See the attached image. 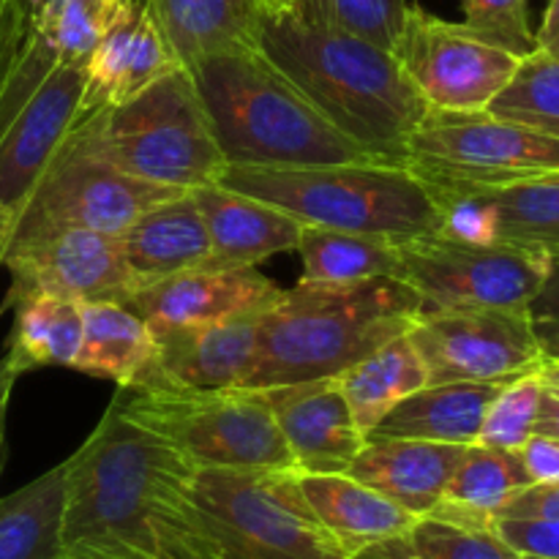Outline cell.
Returning a JSON list of instances; mask_svg holds the SVG:
<instances>
[{"instance_id": "cell-1", "label": "cell", "mask_w": 559, "mask_h": 559, "mask_svg": "<svg viewBox=\"0 0 559 559\" xmlns=\"http://www.w3.org/2000/svg\"><path fill=\"white\" fill-rule=\"evenodd\" d=\"M197 467L109 404L66 459L58 559H222L194 497Z\"/></svg>"}, {"instance_id": "cell-2", "label": "cell", "mask_w": 559, "mask_h": 559, "mask_svg": "<svg viewBox=\"0 0 559 559\" xmlns=\"http://www.w3.org/2000/svg\"><path fill=\"white\" fill-rule=\"evenodd\" d=\"M260 49L374 162L404 167L409 134L429 112L396 55L298 14H262Z\"/></svg>"}, {"instance_id": "cell-3", "label": "cell", "mask_w": 559, "mask_h": 559, "mask_svg": "<svg viewBox=\"0 0 559 559\" xmlns=\"http://www.w3.org/2000/svg\"><path fill=\"white\" fill-rule=\"evenodd\" d=\"M424 300L402 278L298 284L260 317V344L246 391L331 380L382 344L404 336Z\"/></svg>"}, {"instance_id": "cell-4", "label": "cell", "mask_w": 559, "mask_h": 559, "mask_svg": "<svg viewBox=\"0 0 559 559\" xmlns=\"http://www.w3.org/2000/svg\"><path fill=\"white\" fill-rule=\"evenodd\" d=\"M229 167H314L374 162L336 129L260 47L189 66ZM382 164V162H380Z\"/></svg>"}, {"instance_id": "cell-5", "label": "cell", "mask_w": 559, "mask_h": 559, "mask_svg": "<svg viewBox=\"0 0 559 559\" xmlns=\"http://www.w3.org/2000/svg\"><path fill=\"white\" fill-rule=\"evenodd\" d=\"M218 183L276 205L304 227L382 235L396 243L442 233V211L407 167L380 162L227 167Z\"/></svg>"}, {"instance_id": "cell-6", "label": "cell", "mask_w": 559, "mask_h": 559, "mask_svg": "<svg viewBox=\"0 0 559 559\" xmlns=\"http://www.w3.org/2000/svg\"><path fill=\"white\" fill-rule=\"evenodd\" d=\"M82 123L107 162L164 189L218 183L229 167L186 66L126 104L85 115Z\"/></svg>"}, {"instance_id": "cell-7", "label": "cell", "mask_w": 559, "mask_h": 559, "mask_svg": "<svg viewBox=\"0 0 559 559\" xmlns=\"http://www.w3.org/2000/svg\"><path fill=\"white\" fill-rule=\"evenodd\" d=\"M115 402L197 469H298L260 391L120 388Z\"/></svg>"}, {"instance_id": "cell-8", "label": "cell", "mask_w": 559, "mask_h": 559, "mask_svg": "<svg viewBox=\"0 0 559 559\" xmlns=\"http://www.w3.org/2000/svg\"><path fill=\"white\" fill-rule=\"evenodd\" d=\"M194 497L222 559H353L306 502L298 469H197Z\"/></svg>"}, {"instance_id": "cell-9", "label": "cell", "mask_w": 559, "mask_h": 559, "mask_svg": "<svg viewBox=\"0 0 559 559\" xmlns=\"http://www.w3.org/2000/svg\"><path fill=\"white\" fill-rule=\"evenodd\" d=\"M175 194L180 191L147 183L107 162L80 118L11 224L0 262L9 251L63 229H91L120 238L147 207Z\"/></svg>"}, {"instance_id": "cell-10", "label": "cell", "mask_w": 559, "mask_h": 559, "mask_svg": "<svg viewBox=\"0 0 559 559\" xmlns=\"http://www.w3.org/2000/svg\"><path fill=\"white\" fill-rule=\"evenodd\" d=\"M404 167L431 197L497 189L559 169V140L489 109H429L409 134Z\"/></svg>"}, {"instance_id": "cell-11", "label": "cell", "mask_w": 559, "mask_h": 559, "mask_svg": "<svg viewBox=\"0 0 559 559\" xmlns=\"http://www.w3.org/2000/svg\"><path fill=\"white\" fill-rule=\"evenodd\" d=\"M399 251V278L426 309H530L551 267V257L540 251L448 235L407 240Z\"/></svg>"}, {"instance_id": "cell-12", "label": "cell", "mask_w": 559, "mask_h": 559, "mask_svg": "<svg viewBox=\"0 0 559 559\" xmlns=\"http://www.w3.org/2000/svg\"><path fill=\"white\" fill-rule=\"evenodd\" d=\"M407 336L429 385L511 380L544 360L530 309H424Z\"/></svg>"}, {"instance_id": "cell-13", "label": "cell", "mask_w": 559, "mask_h": 559, "mask_svg": "<svg viewBox=\"0 0 559 559\" xmlns=\"http://www.w3.org/2000/svg\"><path fill=\"white\" fill-rule=\"evenodd\" d=\"M393 55L429 109L442 112L489 109L522 63L508 49L469 33L462 22H445L418 5H409Z\"/></svg>"}, {"instance_id": "cell-14", "label": "cell", "mask_w": 559, "mask_h": 559, "mask_svg": "<svg viewBox=\"0 0 559 559\" xmlns=\"http://www.w3.org/2000/svg\"><path fill=\"white\" fill-rule=\"evenodd\" d=\"M0 265L11 273L0 311L33 295L74 304H126L136 293L118 235L63 229L9 251Z\"/></svg>"}, {"instance_id": "cell-15", "label": "cell", "mask_w": 559, "mask_h": 559, "mask_svg": "<svg viewBox=\"0 0 559 559\" xmlns=\"http://www.w3.org/2000/svg\"><path fill=\"white\" fill-rule=\"evenodd\" d=\"M82 66L58 60L0 126V249L38 178L82 118Z\"/></svg>"}, {"instance_id": "cell-16", "label": "cell", "mask_w": 559, "mask_h": 559, "mask_svg": "<svg viewBox=\"0 0 559 559\" xmlns=\"http://www.w3.org/2000/svg\"><path fill=\"white\" fill-rule=\"evenodd\" d=\"M282 295L257 267L202 265L136 289L123 306L158 333L265 314Z\"/></svg>"}, {"instance_id": "cell-17", "label": "cell", "mask_w": 559, "mask_h": 559, "mask_svg": "<svg viewBox=\"0 0 559 559\" xmlns=\"http://www.w3.org/2000/svg\"><path fill=\"white\" fill-rule=\"evenodd\" d=\"M260 393L300 473H347L366 437L355 424L336 377L265 388Z\"/></svg>"}, {"instance_id": "cell-18", "label": "cell", "mask_w": 559, "mask_h": 559, "mask_svg": "<svg viewBox=\"0 0 559 559\" xmlns=\"http://www.w3.org/2000/svg\"><path fill=\"white\" fill-rule=\"evenodd\" d=\"M175 69H180L178 58L147 14L145 0H134L109 22L82 66V118L126 104Z\"/></svg>"}, {"instance_id": "cell-19", "label": "cell", "mask_w": 559, "mask_h": 559, "mask_svg": "<svg viewBox=\"0 0 559 559\" xmlns=\"http://www.w3.org/2000/svg\"><path fill=\"white\" fill-rule=\"evenodd\" d=\"M260 317L216 322V325L175 328L153 333L158 344L153 388H197L227 391L246 388L260 344Z\"/></svg>"}, {"instance_id": "cell-20", "label": "cell", "mask_w": 559, "mask_h": 559, "mask_svg": "<svg viewBox=\"0 0 559 559\" xmlns=\"http://www.w3.org/2000/svg\"><path fill=\"white\" fill-rule=\"evenodd\" d=\"M211 238V265L257 267L267 257L298 249L304 224L287 211L222 183L189 191Z\"/></svg>"}, {"instance_id": "cell-21", "label": "cell", "mask_w": 559, "mask_h": 559, "mask_svg": "<svg viewBox=\"0 0 559 559\" xmlns=\"http://www.w3.org/2000/svg\"><path fill=\"white\" fill-rule=\"evenodd\" d=\"M467 445L429 440H366L347 475L424 519L445 497Z\"/></svg>"}, {"instance_id": "cell-22", "label": "cell", "mask_w": 559, "mask_h": 559, "mask_svg": "<svg viewBox=\"0 0 559 559\" xmlns=\"http://www.w3.org/2000/svg\"><path fill=\"white\" fill-rule=\"evenodd\" d=\"M126 265L134 276L136 289L162 278L211 265V238L205 222L189 191L169 197L147 207L123 235Z\"/></svg>"}, {"instance_id": "cell-23", "label": "cell", "mask_w": 559, "mask_h": 559, "mask_svg": "<svg viewBox=\"0 0 559 559\" xmlns=\"http://www.w3.org/2000/svg\"><path fill=\"white\" fill-rule=\"evenodd\" d=\"M506 382H442V385L420 388L402 399L366 435V440H429L475 445L486 409Z\"/></svg>"}, {"instance_id": "cell-24", "label": "cell", "mask_w": 559, "mask_h": 559, "mask_svg": "<svg viewBox=\"0 0 559 559\" xmlns=\"http://www.w3.org/2000/svg\"><path fill=\"white\" fill-rule=\"evenodd\" d=\"M298 484L322 527L344 546L349 557H358L360 551L385 540L402 538L418 522L413 513L347 473L314 475L298 469Z\"/></svg>"}, {"instance_id": "cell-25", "label": "cell", "mask_w": 559, "mask_h": 559, "mask_svg": "<svg viewBox=\"0 0 559 559\" xmlns=\"http://www.w3.org/2000/svg\"><path fill=\"white\" fill-rule=\"evenodd\" d=\"M180 66L238 47H260V0H145Z\"/></svg>"}, {"instance_id": "cell-26", "label": "cell", "mask_w": 559, "mask_h": 559, "mask_svg": "<svg viewBox=\"0 0 559 559\" xmlns=\"http://www.w3.org/2000/svg\"><path fill=\"white\" fill-rule=\"evenodd\" d=\"M82 344L71 369L145 391L156 377L158 344L151 325L123 304H82Z\"/></svg>"}, {"instance_id": "cell-27", "label": "cell", "mask_w": 559, "mask_h": 559, "mask_svg": "<svg viewBox=\"0 0 559 559\" xmlns=\"http://www.w3.org/2000/svg\"><path fill=\"white\" fill-rule=\"evenodd\" d=\"M456 194L478 197L489 213L491 243L559 257V169L513 180L497 189L456 191Z\"/></svg>"}, {"instance_id": "cell-28", "label": "cell", "mask_w": 559, "mask_h": 559, "mask_svg": "<svg viewBox=\"0 0 559 559\" xmlns=\"http://www.w3.org/2000/svg\"><path fill=\"white\" fill-rule=\"evenodd\" d=\"M533 484L519 451L467 445L445 497L429 516L491 527L500 508Z\"/></svg>"}, {"instance_id": "cell-29", "label": "cell", "mask_w": 559, "mask_h": 559, "mask_svg": "<svg viewBox=\"0 0 559 559\" xmlns=\"http://www.w3.org/2000/svg\"><path fill=\"white\" fill-rule=\"evenodd\" d=\"M364 437L409 393L429 385V374L409 336L382 344L336 377Z\"/></svg>"}, {"instance_id": "cell-30", "label": "cell", "mask_w": 559, "mask_h": 559, "mask_svg": "<svg viewBox=\"0 0 559 559\" xmlns=\"http://www.w3.org/2000/svg\"><path fill=\"white\" fill-rule=\"evenodd\" d=\"M295 251L304 257L300 284H360L402 276L399 243L382 235L304 227Z\"/></svg>"}, {"instance_id": "cell-31", "label": "cell", "mask_w": 559, "mask_h": 559, "mask_svg": "<svg viewBox=\"0 0 559 559\" xmlns=\"http://www.w3.org/2000/svg\"><path fill=\"white\" fill-rule=\"evenodd\" d=\"M66 511V462L0 497V559H58Z\"/></svg>"}, {"instance_id": "cell-32", "label": "cell", "mask_w": 559, "mask_h": 559, "mask_svg": "<svg viewBox=\"0 0 559 559\" xmlns=\"http://www.w3.org/2000/svg\"><path fill=\"white\" fill-rule=\"evenodd\" d=\"M82 328V304L52 295H33L14 306V328L5 358L20 374L41 366L71 369L80 353Z\"/></svg>"}, {"instance_id": "cell-33", "label": "cell", "mask_w": 559, "mask_h": 559, "mask_svg": "<svg viewBox=\"0 0 559 559\" xmlns=\"http://www.w3.org/2000/svg\"><path fill=\"white\" fill-rule=\"evenodd\" d=\"M489 112L559 140V60L538 49L522 58L513 80L489 104Z\"/></svg>"}, {"instance_id": "cell-34", "label": "cell", "mask_w": 559, "mask_h": 559, "mask_svg": "<svg viewBox=\"0 0 559 559\" xmlns=\"http://www.w3.org/2000/svg\"><path fill=\"white\" fill-rule=\"evenodd\" d=\"M293 14L314 25L353 33L393 52L402 41L409 3L407 0H298Z\"/></svg>"}, {"instance_id": "cell-35", "label": "cell", "mask_w": 559, "mask_h": 559, "mask_svg": "<svg viewBox=\"0 0 559 559\" xmlns=\"http://www.w3.org/2000/svg\"><path fill=\"white\" fill-rule=\"evenodd\" d=\"M402 546L413 559H522L495 527L424 516L402 535Z\"/></svg>"}, {"instance_id": "cell-36", "label": "cell", "mask_w": 559, "mask_h": 559, "mask_svg": "<svg viewBox=\"0 0 559 559\" xmlns=\"http://www.w3.org/2000/svg\"><path fill=\"white\" fill-rule=\"evenodd\" d=\"M540 404V377L538 369L519 374L502 385L495 402L486 409L480 426L478 445L500 448V451H522L524 442L535 435Z\"/></svg>"}, {"instance_id": "cell-37", "label": "cell", "mask_w": 559, "mask_h": 559, "mask_svg": "<svg viewBox=\"0 0 559 559\" xmlns=\"http://www.w3.org/2000/svg\"><path fill=\"white\" fill-rule=\"evenodd\" d=\"M527 3L530 0H462V25L484 41L508 49L516 58H527L538 49Z\"/></svg>"}, {"instance_id": "cell-38", "label": "cell", "mask_w": 559, "mask_h": 559, "mask_svg": "<svg viewBox=\"0 0 559 559\" xmlns=\"http://www.w3.org/2000/svg\"><path fill=\"white\" fill-rule=\"evenodd\" d=\"M129 3L134 0H27V33H44L60 20L109 27Z\"/></svg>"}, {"instance_id": "cell-39", "label": "cell", "mask_w": 559, "mask_h": 559, "mask_svg": "<svg viewBox=\"0 0 559 559\" xmlns=\"http://www.w3.org/2000/svg\"><path fill=\"white\" fill-rule=\"evenodd\" d=\"M491 527L519 557L559 559V519H495Z\"/></svg>"}, {"instance_id": "cell-40", "label": "cell", "mask_w": 559, "mask_h": 559, "mask_svg": "<svg viewBox=\"0 0 559 559\" xmlns=\"http://www.w3.org/2000/svg\"><path fill=\"white\" fill-rule=\"evenodd\" d=\"M27 47V11L20 0H0V98Z\"/></svg>"}, {"instance_id": "cell-41", "label": "cell", "mask_w": 559, "mask_h": 559, "mask_svg": "<svg viewBox=\"0 0 559 559\" xmlns=\"http://www.w3.org/2000/svg\"><path fill=\"white\" fill-rule=\"evenodd\" d=\"M495 519H559V480L530 484L511 497Z\"/></svg>"}, {"instance_id": "cell-42", "label": "cell", "mask_w": 559, "mask_h": 559, "mask_svg": "<svg viewBox=\"0 0 559 559\" xmlns=\"http://www.w3.org/2000/svg\"><path fill=\"white\" fill-rule=\"evenodd\" d=\"M533 484L559 480V437L533 435L519 451Z\"/></svg>"}, {"instance_id": "cell-43", "label": "cell", "mask_w": 559, "mask_h": 559, "mask_svg": "<svg viewBox=\"0 0 559 559\" xmlns=\"http://www.w3.org/2000/svg\"><path fill=\"white\" fill-rule=\"evenodd\" d=\"M540 377V404L535 435L559 437V360L544 358L538 366Z\"/></svg>"}, {"instance_id": "cell-44", "label": "cell", "mask_w": 559, "mask_h": 559, "mask_svg": "<svg viewBox=\"0 0 559 559\" xmlns=\"http://www.w3.org/2000/svg\"><path fill=\"white\" fill-rule=\"evenodd\" d=\"M530 314H533V320H551V317H559V257H551L549 276H546L538 298L530 306Z\"/></svg>"}, {"instance_id": "cell-45", "label": "cell", "mask_w": 559, "mask_h": 559, "mask_svg": "<svg viewBox=\"0 0 559 559\" xmlns=\"http://www.w3.org/2000/svg\"><path fill=\"white\" fill-rule=\"evenodd\" d=\"M535 47H538V52L559 60V0H549V5H546L544 22L535 33Z\"/></svg>"}, {"instance_id": "cell-46", "label": "cell", "mask_w": 559, "mask_h": 559, "mask_svg": "<svg viewBox=\"0 0 559 559\" xmlns=\"http://www.w3.org/2000/svg\"><path fill=\"white\" fill-rule=\"evenodd\" d=\"M16 377L20 371L11 366V360L0 358V451H3V437H5V409H9V399H11V388H14Z\"/></svg>"}, {"instance_id": "cell-47", "label": "cell", "mask_w": 559, "mask_h": 559, "mask_svg": "<svg viewBox=\"0 0 559 559\" xmlns=\"http://www.w3.org/2000/svg\"><path fill=\"white\" fill-rule=\"evenodd\" d=\"M535 336H538L544 358L559 360V317H551V320H535Z\"/></svg>"}, {"instance_id": "cell-48", "label": "cell", "mask_w": 559, "mask_h": 559, "mask_svg": "<svg viewBox=\"0 0 559 559\" xmlns=\"http://www.w3.org/2000/svg\"><path fill=\"white\" fill-rule=\"evenodd\" d=\"M358 557H364V559H413V557L407 555V551H404L402 540H399V538L385 540V544L371 546V549L360 551Z\"/></svg>"}, {"instance_id": "cell-49", "label": "cell", "mask_w": 559, "mask_h": 559, "mask_svg": "<svg viewBox=\"0 0 559 559\" xmlns=\"http://www.w3.org/2000/svg\"><path fill=\"white\" fill-rule=\"evenodd\" d=\"M295 5H298V0H260L262 14H267V16L293 14Z\"/></svg>"}, {"instance_id": "cell-50", "label": "cell", "mask_w": 559, "mask_h": 559, "mask_svg": "<svg viewBox=\"0 0 559 559\" xmlns=\"http://www.w3.org/2000/svg\"><path fill=\"white\" fill-rule=\"evenodd\" d=\"M20 3H22V5H25V11H27V0H20Z\"/></svg>"}, {"instance_id": "cell-51", "label": "cell", "mask_w": 559, "mask_h": 559, "mask_svg": "<svg viewBox=\"0 0 559 559\" xmlns=\"http://www.w3.org/2000/svg\"><path fill=\"white\" fill-rule=\"evenodd\" d=\"M522 559H535V557H522Z\"/></svg>"}, {"instance_id": "cell-52", "label": "cell", "mask_w": 559, "mask_h": 559, "mask_svg": "<svg viewBox=\"0 0 559 559\" xmlns=\"http://www.w3.org/2000/svg\"><path fill=\"white\" fill-rule=\"evenodd\" d=\"M353 559H364V557H353Z\"/></svg>"}]
</instances>
